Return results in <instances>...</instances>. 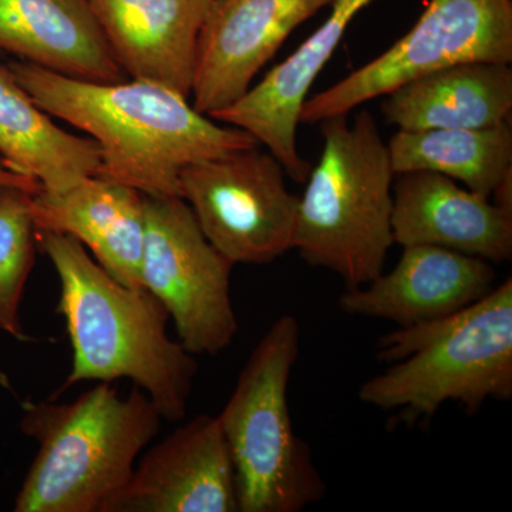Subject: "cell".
I'll use <instances>...</instances> for the list:
<instances>
[{
    "instance_id": "obj_1",
    "label": "cell",
    "mask_w": 512,
    "mask_h": 512,
    "mask_svg": "<svg viewBox=\"0 0 512 512\" xmlns=\"http://www.w3.org/2000/svg\"><path fill=\"white\" fill-rule=\"evenodd\" d=\"M8 66L40 109L99 144L97 177L143 195L181 197L180 174L188 165L261 146L247 131L215 123L163 84L84 82L20 60Z\"/></svg>"
},
{
    "instance_id": "obj_2",
    "label": "cell",
    "mask_w": 512,
    "mask_h": 512,
    "mask_svg": "<svg viewBox=\"0 0 512 512\" xmlns=\"http://www.w3.org/2000/svg\"><path fill=\"white\" fill-rule=\"evenodd\" d=\"M37 244L59 276L57 309L72 343V369L60 392L89 380L128 379L163 420H183L198 363L168 336L163 303L147 289L121 284L70 235L39 231Z\"/></svg>"
},
{
    "instance_id": "obj_3",
    "label": "cell",
    "mask_w": 512,
    "mask_h": 512,
    "mask_svg": "<svg viewBox=\"0 0 512 512\" xmlns=\"http://www.w3.org/2000/svg\"><path fill=\"white\" fill-rule=\"evenodd\" d=\"M161 414L143 390L99 382L72 403H25L20 430L39 451L16 512H107L157 436Z\"/></svg>"
},
{
    "instance_id": "obj_4",
    "label": "cell",
    "mask_w": 512,
    "mask_h": 512,
    "mask_svg": "<svg viewBox=\"0 0 512 512\" xmlns=\"http://www.w3.org/2000/svg\"><path fill=\"white\" fill-rule=\"evenodd\" d=\"M389 369L360 386V402L429 420L447 402L474 414L512 397V279L463 311L397 328L377 343Z\"/></svg>"
},
{
    "instance_id": "obj_5",
    "label": "cell",
    "mask_w": 512,
    "mask_h": 512,
    "mask_svg": "<svg viewBox=\"0 0 512 512\" xmlns=\"http://www.w3.org/2000/svg\"><path fill=\"white\" fill-rule=\"evenodd\" d=\"M323 150L299 197L293 249L346 288L382 274L392 231L394 171L373 114L363 109L320 121Z\"/></svg>"
},
{
    "instance_id": "obj_6",
    "label": "cell",
    "mask_w": 512,
    "mask_h": 512,
    "mask_svg": "<svg viewBox=\"0 0 512 512\" xmlns=\"http://www.w3.org/2000/svg\"><path fill=\"white\" fill-rule=\"evenodd\" d=\"M299 350L298 320L279 316L217 416L234 464L239 512H301L325 495L312 448L295 433L289 409Z\"/></svg>"
},
{
    "instance_id": "obj_7",
    "label": "cell",
    "mask_w": 512,
    "mask_h": 512,
    "mask_svg": "<svg viewBox=\"0 0 512 512\" xmlns=\"http://www.w3.org/2000/svg\"><path fill=\"white\" fill-rule=\"evenodd\" d=\"M471 62H512V0H430L413 29L383 55L306 99L299 123L349 114L421 74Z\"/></svg>"
},
{
    "instance_id": "obj_8",
    "label": "cell",
    "mask_w": 512,
    "mask_h": 512,
    "mask_svg": "<svg viewBox=\"0 0 512 512\" xmlns=\"http://www.w3.org/2000/svg\"><path fill=\"white\" fill-rule=\"evenodd\" d=\"M141 286L163 303L178 342L191 355L215 356L234 342V264L220 254L181 197L144 195Z\"/></svg>"
},
{
    "instance_id": "obj_9",
    "label": "cell",
    "mask_w": 512,
    "mask_h": 512,
    "mask_svg": "<svg viewBox=\"0 0 512 512\" xmlns=\"http://www.w3.org/2000/svg\"><path fill=\"white\" fill-rule=\"evenodd\" d=\"M285 168L259 146L185 167L181 198L202 234L232 264L265 265L293 249L299 197Z\"/></svg>"
},
{
    "instance_id": "obj_10",
    "label": "cell",
    "mask_w": 512,
    "mask_h": 512,
    "mask_svg": "<svg viewBox=\"0 0 512 512\" xmlns=\"http://www.w3.org/2000/svg\"><path fill=\"white\" fill-rule=\"evenodd\" d=\"M335 0H218L198 40L192 106L210 114L252 87L289 35Z\"/></svg>"
},
{
    "instance_id": "obj_11",
    "label": "cell",
    "mask_w": 512,
    "mask_h": 512,
    "mask_svg": "<svg viewBox=\"0 0 512 512\" xmlns=\"http://www.w3.org/2000/svg\"><path fill=\"white\" fill-rule=\"evenodd\" d=\"M107 512H238L218 417L200 414L151 447Z\"/></svg>"
},
{
    "instance_id": "obj_12",
    "label": "cell",
    "mask_w": 512,
    "mask_h": 512,
    "mask_svg": "<svg viewBox=\"0 0 512 512\" xmlns=\"http://www.w3.org/2000/svg\"><path fill=\"white\" fill-rule=\"evenodd\" d=\"M495 279L494 266L485 259L436 245H409L392 271L346 288L339 308L346 315L407 328L463 311L484 298Z\"/></svg>"
},
{
    "instance_id": "obj_13",
    "label": "cell",
    "mask_w": 512,
    "mask_h": 512,
    "mask_svg": "<svg viewBox=\"0 0 512 512\" xmlns=\"http://www.w3.org/2000/svg\"><path fill=\"white\" fill-rule=\"evenodd\" d=\"M375 0H335L322 26L241 99L210 114L212 120L247 131L284 165L296 183H305L312 165L296 146L303 103L316 77L338 49L353 19Z\"/></svg>"
},
{
    "instance_id": "obj_14",
    "label": "cell",
    "mask_w": 512,
    "mask_h": 512,
    "mask_svg": "<svg viewBox=\"0 0 512 512\" xmlns=\"http://www.w3.org/2000/svg\"><path fill=\"white\" fill-rule=\"evenodd\" d=\"M394 244L436 245L491 262L510 261L512 214L456 181L430 171L396 175Z\"/></svg>"
},
{
    "instance_id": "obj_15",
    "label": "cell",
    "mask_w": 512,
    "mask_h": 512,
    "mask_svg": "<svg viewBox=\"0 0 512 512\" xmlns=\"http://www.w3.org/2000/svg\"><path fill=\"white\" fill-rule=\"evenodd\" d=\"M128 79L191 97L198 40L212 0H87Z\"/></svg>"
},
{
    "instance_id": "obj_16",
    "label": "cell",
    "mask_w": 512,
    "mask_h": 512,
    "mask_svg": "<svg viewBox=\"0 0 512 512\" xmlns=\"http://www.w3.org/2000/svg\"><path fill=\"white\" fill-rule=\"evenodd\" d=\"M33 215L37 232L70 235L121 284L143 288L146 217L140 191L92 175L64 191L35 192Z\"/></svg>"
},
{
    "instance_id": "obj_17",
    "label": "cell",
    "mask_w": 512,
    "mask_h": 512,
    "mask_svg": "<svg viewBox=\"0 0 512 512\" xmlns=\"http://www.w3.org/2000/svg\"><path fill=\"white\" fill-rule=\"evenodd\" d=\"M0 50L84 82L128 79L87 0H0Z\"/></svg>"
},
{
    "instance_id": "obj_18",
    "label": "cell",
    "mask_w": 512,
    "mask_h": 512,
    "mask_svg": "<svg viewBox=\"0 0 512 512\" xmlns=\"http://www.w3.org/2000/svg\"><path fill=\"white\" fill-rule=\"evenodd\" d=\"M382 113L399 130L488 128L510 121V64L471 62L431 70L384 96Z\"/></svg>"
},
{
    "instance_id": "obj_19",
    "label": "cell",
    "mask_w": 512,
    "mask_h": 512,
    "mask_svg": "<svg viewBox=\"0 0 512 512\" xmlns=\"http://www.w3.org/2000/svg\"><path fill=\"white\" fill-rule=\"evenodd\" d=\"M0 158L42 190L64 191L99 173V144L57 126L0 63Z\"/></svg>"
},
{
    "instance_id": "obj_20",
    "label": "cell",
    "mask_w": 512,
    "mask_h": 512,
    "mask_svg": "<svg viewBox=\"0 0 512 512\" xmlns=\"http://www.w3.org/2000/svg\"><path fill=\"white\" fill-rule=\"evenodd\" d=\"M394 175L430 171L491 198L512 173L511 123L488 128L399 130L387 143Z\"/></svg>"
},
{
    "instance_id": "obj_21",
    "label": "cell",
    "mask_w": 512,
    "mask_h": 512,
    "mask_svg": "<svg viewBox=\"0 0 512 512\" xmlns=\"http://www.w3.org/2000/svg\"><path fill=\"white\" fill-rule=\"evenodd\" d=\"M33 194L0 185V329L16 339L25 338L19 306L37 245Z\"/></svg>"
},
{
    "instance_id": "obj_22",
    "label": "cell",
    "mask_w": 512,
    "mask_h": 512,
    "mask_svg": "<svg viewBox=\"0 0 512 512\" xmlns=\"http://www.w3.org/2000/svg\"><path fill=\"white\" fill-rule=\"evenodd\" d=\"M0 185H10V187L25 188V190L37 192L42 190L39 183L28 177L12 170L5 161L0 158Z\"/></svg>"
},
{
    "instance_id": "obj_23",
    "label": "cell",
    "mask_w": 512,
    "mask_h": 512,
    "mask_svg": "<svg viewBox=\"0 0 512 512\" xmlns=\"http://www.w3.org/2000/svg\"><path fill=\"white\" fill-rule=\"evenodd\" d=\"M494 204L500 207L501 210L511 212L512 214V173L497 185V188L491 194Z\"/></svg>"
},
{
    "instance_id": "obj_24",
    "label": "cell",
    "mask_w": 512,
    "mask_h": 512,
    "mask_svg": "<svg viewBox=\"0 0 512 512\" xmlns=\"http://www.w3.org/2000/svg\"><path fill=\"white\" fill-rule=\"evenodd\" d=\"M218 0H212V5H214V3H217Z\"/></svg>"
}]
</instances>
